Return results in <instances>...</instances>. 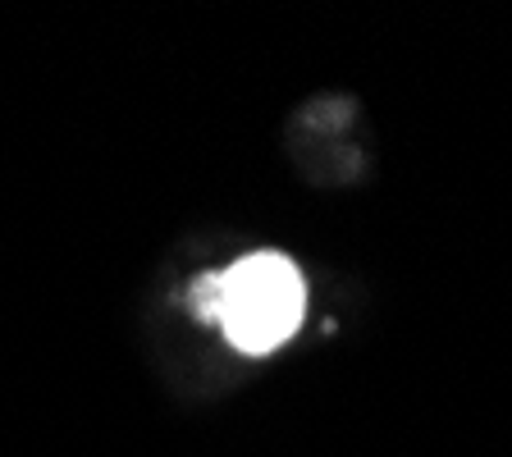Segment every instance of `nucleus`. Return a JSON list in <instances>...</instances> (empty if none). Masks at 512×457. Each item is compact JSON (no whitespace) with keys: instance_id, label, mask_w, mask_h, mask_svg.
Segmentation results:
<instances>
[{"instance_id":"1","label":"nucleus","mask_w":512,"mask_h":457,"mask_svg":"<svg viewBox=\"0 0 512 457\" xmlns=\"http://www.w3.org/2000/svg\"><path fill=\"white\" fill-rule=\"evenodd\" d=\"M307 284L284 252H256L206 284L202 316L215 320L238 352H275L298 334Z\"/></svg>"}]
</instances>
